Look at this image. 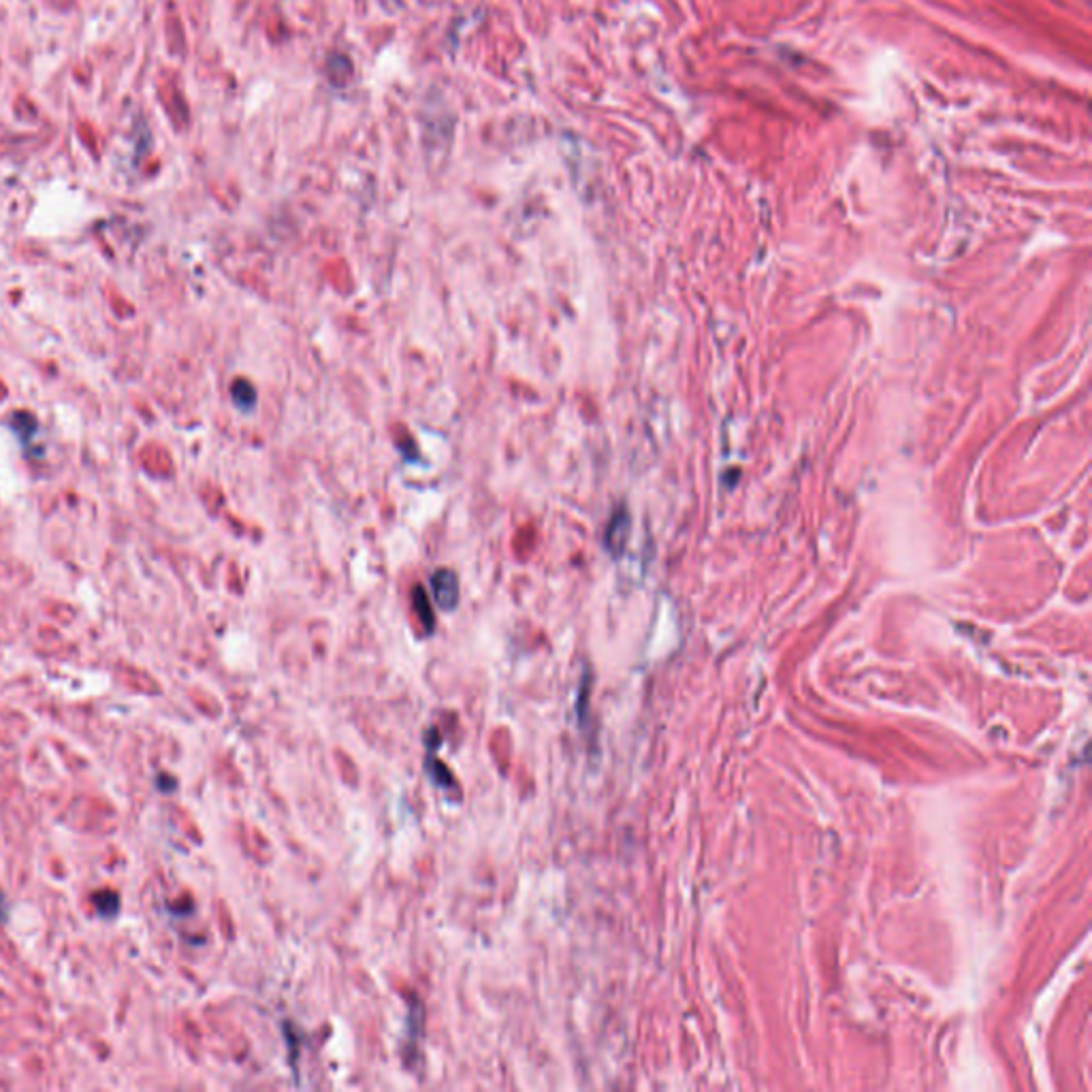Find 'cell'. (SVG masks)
<instances>
[{
	"instance_id": "6",
	"label": "cell",
	"mask_w": 1092,
	"mask_h": 1092,
	"mask_svg": "<svg viewBox=\"0 0 1092 1092\" xmlns=\"http://www.w3.org/2000/svg\"><path fill=\"white\" fill-rule=\"evenodd\" d=\"M425 766H427L429 777L433 779V783H435V785H440V788H451L452 777H451V772L444 769V764L438 762V759H435V762H433L432 756H429V758L425 759Z\"/></svg>"
},
{
	"instance_id": "7",
	"label": "cell",
	"mask_w": 1092,
	"mask_h": 1092,
	"mask_svg": "<svg viewBox=\"0 0 1092 1092\" xmlns=\"http://www.w3.org/2000/svg\"><path fill=\"white\" fill-rule=\"evenodd\" d=\"M7 919V903H5L3 892H0V922H5Z\"/></svg>"
},
{
	"instance_id": "2",
	"label": "cell",
	"mask_w": 1092,
	"mask_h": 1092,
	"mask_svg": "<svg viewBox=\"0 0 1092 1092\" xmlns=\"http://www.w3.org/2000/svg\"><path fill=\"white\" fill-rule=\"evenodd\" d=\"M412 602H414V611H416V615H419V621L422 625V630H425V634H432L433 628H435V615H433L432 602H429L425 589H422V587H414Z\"/></svg>"
},
{
	"instance_id": "4",
	"label": "cell",
	"mask_w": 1092,
	"mask_h": 1092,
	"mask_svg": "<svg viewBox=\"0 0 1092 1092\" xmlns=\"http://www.w3.org/2000/svg\"><path fill=\"white\" fill-rule=\"evenodd\" d=\"M231 395H233V402H235V406L239 410H243V412H248V410H253L256 406L254 386L250 382H245V380H237V382L231 386Z\"/></svg>"
},
{
	"instance_id": "3",
	"label": "cell",
	"mask_w": 1092,
	"mask_h": 1092,
	"mask_svg": "<svg viewBox=\"0 0 1092 1092\" xmlns=\"http://www.w3.org/2000/svg\"><path fill=\"white\" fill-rule=\"evenodd\" d=\"M625 533H628V517H625L623 511H619L615 517L611 519L609 530H606V546H609L612 553L621 551L625 542Z\"/></svg>"
},
{
	"instance_id": "1",
	"label": "cell",
	"mask_w": 1092,
	"mask_h": 1092,
	"mask_svg": "<svg viewBox=\"0 0 1092 1092\" xmlns=\"http://www.w3.org/2000/svg\"><path fill=\"white\" fill-rule=\"evenodd\" d=\"M432 591H433V602L438 604L440 611H455L459 604V579L457 574L452 572L449 568H440L438 572L432 576Z\"/></svg>"
},
{
	"instance_id": "5",
	"label": "cell",
	"mask_w": 1092,
	"mask_h": 1092,
	"mask_svg": "<svg viewBox=\"0 0 1092 1092\" xmlns=\"http://www.w3.org/2000/svg\"><path fill=\"white\" fill-rule=\"evenodd\" d=\"M94 907L101 918L115 919L120 913V897L112 892V889H103V892H98L94 897Z\"/></svg>"
}]
</instances>
